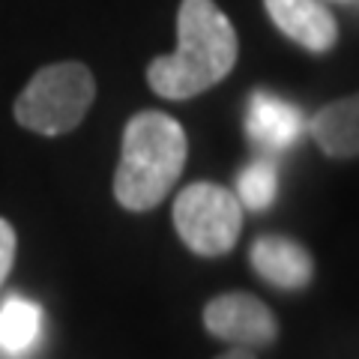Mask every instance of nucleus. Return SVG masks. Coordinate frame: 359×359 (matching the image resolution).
I'll return each mask as SVG.
<instances>
[{
    "mask_svg": "<svg viewBox=\"0 0 359 359\" xmlns=\"http://www.w3.org/2000/svg\"><path fill=\"white\" fill-rule=\"evenodd\" d=\"M96 99L93 72L84 63L42 66L15 99L18 126L39 135H66L84 120Z\"/></svg>",
    "mask_w": 359,
    "mask_h": 359,
    "instance_id": "nucleus-3",
    "label": "nucleus"
},
{
    "mask_svg": "<svg viewBox=\"0 0 359 359\" xmlns=\"http://www.w3.org/2000/svg\"><path fill=\"white\" fill-rule=\"evenodd\" d=\"M327 4V0H323ZM330 4H356V0H330Z\"/></svg>",
    "mask_w": 359,
    "mask_h": 359,
    "instance_id": "nucleus-14",
    "label": "nucleus"
},
{
    "mask_svg": "<svg viewBox=\"0 0 359 359\" xmlns=\"http://www.w3.org/2000/svg\"><path fill=\"white\" fill-rule=\"evenodd\" d=\"M216 359H255V353L245 351V347H231L228 353H222V356H216Z\"/></svg>",
    "mask_w": 359,
    "mask_h": 359,
    "instance_id": "nucleus-13",
    "label": "nucleus"
},
{
    "mask_svg": "<svg viewBox=\"0 0 359 359\" xmlns=\"http://www.w3.org/2000/svg\"><path fill=\"white\" fill-rule=\"evenodd\" d=\"M15 228L9 224L6 219H0V287H4V282L9 278V273H13V264H15Z\"/></svg>",
    "mask_w": 359,
    "mask_h": 359,
    "instance_id": "nucleus-12",
    "label": "nucleus"
},
{
    "mask_svg": "<svg viewBox=\"0 0 359 359\" xmlns=\"http://www.w3.org/2000/svg\"><path fill=\"white\" fill-rule=\"evenodd\" d=\"M309 129L314 144L332 159H353V156H359V93L323 105L311 117Z\"/></svg>",
    "mask_w": 359,
    "mask_h": 359,
    "instance_id": "nucleus-9",
    "label": "nucleus"
},
{
    "mask_svg": "<svg viewBox=\"0 0 359 359\" xmlns=\"http://www.w3.org/2000/svg\"><path fill=\"white\" fill-rule=\"evenodd\" d=\"M237 30L216 0H183L177 13V51L147 66V84L162 99L201 96L228 78L237 63Z\"/></svg>",
    "mask_w": 359,
    "mask_h": 359,
    "instance_id": "nucleus-1",
    "label": "nucleus"
},
{
    "mask_svg": "<svg viewBox=\"0 0 359 359\" xmlns=\"http://www.w3.org/2000/svg\"><path fill=\"white\" fill-rule=\"evenodd\" d=\"M204 330L219 341L252 351L276 341L278 320L266 302L243 290H231L212 297L204 306Z\"/></svg>",
    "mask_w": 359,
    "mask_h": 359,
    "instance_id": "nucleus-5",
    "label": "nucleus"
},
{
    "mask_svg": "<svg viewBox=\"0 0 359 359\" xmlns=\"http://www.w3.org/2000/svg\"><path fill=\"white\" fill-rule=\"evenodd\" d=\"M42 330V309L25 297H9L0 306V353L21 359L30 353Z\"/></svg>",
    "mask_w": 359,
    "mask_h": 359,
    "instance_id": "nucleus-10",
    "label": "nucleus"
},
{
    "mask_svg": "<svg viewBox=\"0 0 359 359\" xmlns=\"http://www.w3.org/2000/svg\"><path fill=\"white\" fill-rule=\"evenodd\" d=\"M174 228L201 257L228 255L243 231V204L224 186L192 183L174 201Z\"/></svg>",
    "mask_w": 359,
    "mask_h": 359,
    "instance_id": "nucleus-4",
    "label": "nucleus"
},
{
    "mask_svg": "<svg viewBox=\"0 0 359 359\" xmlns=\"http://www.w3.org/2000/svg\"><path fill=\"white\" fill-rule=\"evenodd\" d=\"M302 129H306V117L294 102L266 90L252 93L249 111H245V132L255 144L266 150H287L299 141Z\"/></svg>",
    "mask_w": 359,
    "mask_h": 359,
    "instance_id": "nucleus-7",
    "label": "nucleus"
},
{
    "mask_svg": "<svg viewBox=\"0 0 359 359\" xmlns=\"http://www.w3.org/2000/svg\"><path fill=\"white\" fill-rule=\"evenodd\" d=\"M264 6L273 25L302 48L327 54L339 42V21L323 0H264Z\"/></svg>",
    "mask_w": 359,
    "mask_h": 359,
    "instance_id": "nucleus-6",
    "label": "nucleus"
},
{
    "mask_svg": "<svg viewBox=\"0 0 359 359\" xmlns=\"http://www.w3.org/2000/svg\"><path fill=\"white\" fill-rule=\"evenodd\" d=\"M276 195H278V171H276L273 162L257 159V162L243 168V174L237 180V198H240L243 207L264 212V210L273 207Z\"/></svg>",
    "mask_w": 359,
    "mask_h": 359,
    "instance_id": "nucleus-11",
    "label": "nucleus"
},
{
    "mask_svg": "<svg viewBox=\"0 0 359 359\" xmlns=\"http://www.w3.org/2000/svg\"><path fill=\"white\" fill-rule=\"evenodd\" d=\"M186 129L162 111H141L123 129V150L114 174V198L123 210L159 207L186 168Z\"/></svg>",
    "mask_w": 359,
    "mask_h": 359,
    "instance_id": "nucleus-2",
    "label": "nucleus"
},
{
    "mask_svg": "<svg viewBox=\"0 0 359 359\" xmlns=\"http://www.w3.org/2000/svg\"><path fill=\"white\" fill-rule=\"evenodd\" d=\"M252 269L282 290H302L314 276V261L306 245L290 237H257L249 252Z\"/></svg>",
    "mask_w": 359,
    "mask_h": 359,
    "instance_id": "nucleus-8",
    "label": "nucleus"
}]
</instances>
